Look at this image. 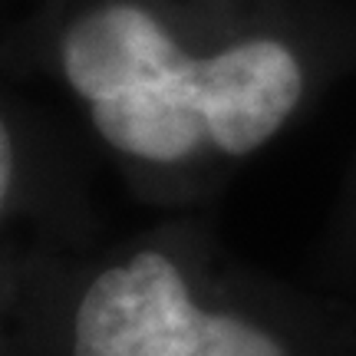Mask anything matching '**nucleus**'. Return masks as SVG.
Masks as SVG:
<instances>
[{"label":"nucleus","instance_id":"obj_1","mask_svg":"<svg viewBox=\"0 0 356 356\" xmlns=\"http://www.w3.org/2000/svg\"><path fill=\"white\" fill-rule=\"evenodd\" d=\"M53 60L106 145L155 165L202 145L254 152L304 96L300 60L284 40L191 50L152 0L79 3L56 30Z\"/></svg>","mask_w":356,"mask_h":356},{"label":"nucleus","instance_id":"obj_2","mask_svg":"<svg viewBox=\"0 0 356 356\" xmlns=\"http://www.w3.org/2000/svg\"><path fill=\"white\" fill-rule=\"evenodd\" d=\"M73 356H287L267 333L204 314L172 257L139 251L106 267L76 310Z\"/></svg>","mask_w":356,"mask_h":356},{"label":"nucleus","instance_id":"obj_3","mask_svg":"<svg viewBox=\"0 0 356 356\" xmlns=\"http://www.w3.org/2000/svg\"><path fill=\"white\" fill-rule=\"evenodd\" d=\"M13 139H10V129L3 122V115H0V204L7 198V191H10V181H13Z\"/></svg>","mask_w":356,"mask_h":356}]
</instances>
